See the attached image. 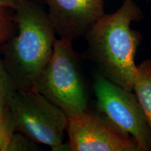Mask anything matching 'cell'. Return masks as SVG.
I'll return each instance as SVG.
<instances>
[{
	"mask_svg": "<svg viewBox=\"0 0 151 151\" xmlns=\"http://www.w3.org/2000/svg\"><path fill=\"white\" fill-rule=\"evenodd\" d=\"M13 10L14 32L0 52L18 90L30 91L51 58L56 33L48 13L33 0H15Z\"/></svg>",
	"mask_w": 151,
	"mask_h": 151,
	"instance_id": "cell-1",
	"label": "cell"
},
{
	"mask_svg": "<svg viewBox=\"0 0 151 151\" xmlns=\"http://www.w3.org/2000/svg\"><path fill=\"white\" fill-rule=\"evenodd\" d=\"M142 19V11L135 1L124 0L120 9L105 14L84 35L88 45L87 53L99 73L129 91L137 72L135 55L142 39L131 25Z\"/></svg>",
	"mask_w": 151,
	"mask_h": 151,
	"instance_id": "cell-2",
	"label": "cell"
},
{
	"mask_svg": "<svg viewBox=\"0 0 151 151\" xmlns=\"http://www.w3.org/2000/svg\"><path fill=\"white\" fill-rule=\"evenodd\" d=\"M70 39L59 38L48 65L38 77L34 88L66 113L67 117L88 109V97L81 73L80 60Z\"/></svg>",
	"mask_w": 151,
	"mask_h": 151,
	"instance_id": "cell-3",
	"label": "cell"
},
{
	"mask_svg": "<svg viewBox=\"0 0 151 151\" xmlns=\"http://www.w3.org/2000/svg\"><path fill=\"white\" fill-rule=\"evenodd\" d=\"M9 118L15 132L37 144L53 151H71L69 142L64 143L67 116L39 92L18 90L9 106Z\"/></svg>",
	"mask_w": 151,
	"mask_h": 151,
	"instance_id": "cell-4",
	"label": "cell"
},
{
	"mask_svg": "<svg viewBox=\"0 0 151 151\" xmlns=\"http://www.w3.org/2000/svg\"><path fill=\"white\" fill-rule=\"evenodd\" d=\"M94 92L97 112L117 129L133 138L139 151H151V130L134 92L97 73Z\"/></svg>",
	"mask_w": 151,
	"mask_h": 151,
	"instance_id": "cell-5",
	"label": "cell"
},
{
	"mask_svg": "<svg viewBox=\"0 0 151 151\" xmlns=\"http://www.w3.org/2000/svg\"><path fill=\"white\" fill-rule=\"evenodd\" d=\"M66 132L71 151H139L133 138L89 109L68 117Z\"/></svg>",
	"mask_w": 151,
	"mask_h": 151,
	"instance_id": "cell-6",
	"label": "cell"
},
{
	"mask_svg": "<svg viewBox=\"0 0 151 151\" xmlns=\"http://www.w3.org/2000/svg\"><path fill=\"white\" fill-rule=\"evenodd\" d=\"M60 38L74 39L87 32L105 14L104 0H43Z\"/></svg>",
	"mask_w": 151,
	"mask_h": 151,
	"instance_id": "cell-7",
	"label": "cell"
},
{
	"mask_svg": "<svg viewBox=\"0 0 151 151\" xmlns=\"http://www.w3.org/2000/svg\"><path fill=\"white\" fill-rule=\"evenodd\" d=\"M132 91L140 104L151 130V67L148 60L137 66Z\"/></svg>",
	"mask_w": 151,
	"mask_h": 151,
	"instance_id": "cell-8",
	"label": "cell"
},
{
	"mask_svg": "<svg viewBox=\"0 0 151 151\" xmlns=\"http://www.w3.org/2000/svg\"><path fill=\"white\" fill-rule=\"evenodd\" d=\"M17 91L14 79L0 57V118L9 117V106Z\"/></svg>",
	"mask_w": 151,
	"mask_h": 151,
	"instance_id": "cell-9",
	"label": "cell"
},
{
	"mask_svg": "<svg viewBox=\"0 0 151 151\" xmlns=\"http://www.w3.org/2000/svg\"><path fill=\"white\" fill-rule=\"evenodd\" d=\"M14 29L13 9L0 6V46L12 35Z\"/></svg>",
	"mask_w": 151,
	"mask_h": 151,
	"instance_id": "cell-10",
	"label": "cell"
},
{
	"mask_svg": "<svg viewBox=\"0 0 151 151\" xmlns=\"http://www.w3.org/2000/svg\"><path fill=\"white\" fill-rule=\"evenodd\" d=\"M37 144L29 138L18 132L11 134L6 151H34L39 150Z\"/></svg>",
	"mask_w": 151,
	"mask_h": 151,
	"instance_id": "cell-11",
	"label": "cell"
},
{
	"mask_svg": "<svg viewBox=\"0 0 151 151\" xmlns=\"http://www.w3.org/2000/svg\"><path fill=\"white\" fill-rule=\"evenodd\" d=\"M14 132L10 118H0V151H6L9 139Z\"/></svg>",
	"mask_w": 151,
	"mask_h": 151,
	"instance_id": "cell-12",
	"label": "cell"
},
{
	"mask_svg": "<svg viewBox=\"0 0 151 151\" xmlns=\"http://www.w3.org/2000/svg\"><path fill=\"white\" fill-rule=\"evenodd\" d=\"M15 5V0H0V6L9 7L14 9Z\"/></svg>",
	"mask_w": 151,
	"mask_h": 151,
	"instance_id": "cell-13",
	"label": "cell"
},
{
	"mask_svg": "<svg viewBox=\"0 0 151 151\" xmlns=\"http://www.w3.org/2000/svg\"><path fill=\"white\" fill-rule=\"evenodd\" d=\"M148 60L149 65H150V66L151 67V59H149V60Z\"/></svg>",
	"mask_w": 151,
	"mask_h": 151,
	"instance_id": "cell-14",
	"label": "cell"
},
{
	"mask_svg": "<svg viewBox=\"0 0 151 151\" xmlns=\"http://www.w3.org/2000/svg\"><path fill=\"white\" fill-rule=\"evenodd\" d=\"M147 1H148V2H150L151 3V0H146Z\"/></svg>",
	"mask_w": 151,
	"mask_h": 151,
	"instance_id": "cell-15",
	"label": "cell"
},
{
	"mask_svg": "<svg viewBox=\"0 0 151 151\" xmlns=\"http://www.w3.org/2000/svg\"><path fill=\"white\" fill-rule=\"evenodd\" d=\"M33 1H35V0H33ZM42 1H43V0H42Z\"/></svg>",
	"mask_w": 151,
	"mask_h": 151,
	"instance_id": "cell-16",
	"label": "cell"
},
{
	"mask_svg": "<svg viewBox=\"0 0 151 151\" xmlns=\"http://www.w3.org/2000/svg\"><path fill=\"white\" fill-rule=\"evenodd\" d=\"M134 1H135V0H134Z\"/></svg>",
	"mask_w": 151,
	"mask_h": 151,
	"instance_id": "cell-17",
	"label": "cell"
}]
</instances>
